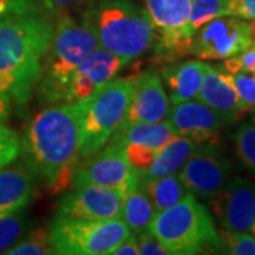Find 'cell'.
Instances as JSON below:
<instances>
[{
	"mask_svg": "<svg viewBox=\"0 0 255 255\" xmlns=\"http://www.w3.org/2000/svg\"><path fill=\"white\" fill-rule=\"evenodd\" d=\"M20 155L53 194L68 190L81 163L78 104H51L28 124Z\"/></svg>",
	"mask_w": 255,
	"mask_h": 255,
	"instance_id": "1",
	"label": "cell"
},
{
	"mask_svg": "<svg viewBox=\"0 0 255 255\" xmlns=\"http://www.w3.org/2000/svg\"><path fill=\"white\" fill-rule=\"evenodd\" d=\"M53 31L46 13L0 23V91L17 107H24L37 88Z\"/></svg>",
	"mask_w": 255,
	"mask_h": 255,
	"instance_id": "2",
	"label": "cell"
},
{
	"mask_svg": "<svg viewBox=\"0 0 255 255\" xmlns=\"http://www.w3.org/2000/svg\"><path fill=\"white\" fill-rule=\"evenodd\" d=\"M81 21L91 28L98 47L129 64L153 47L156 31L146 10L130 0H92Z\"/></svg>",
	"mask_w": 255,
	"mask_h": 255,
	"instance_id": "3",
	"label": "cell"
},
{
	"mask_svg": "<svg viewBox=\"0 0 255 255\" xmlns=\"http://www.w3.org/2000/svg\"><path fill=\"white\" fill-rule=\"evenodd\" d=\"M95 48H98L97 37L87 24L70 13L57 14L53 38L37 84L40 100L47 104H64L71 75Z\"/></svg>",
	"mask_w": 255,
	"mask_h": 255,
	"instance_id": "4",
	"label": "cell"
},
{
	"mask_svg": "<svg viewBox=\"0 0 255 255\" xmlns=\"http://www.w3.org/2000/svg\"><path fill=\"white\" fill-rule=\"evenodd\" d=\"M147 230L169 250L170 255L224 253L210 211L193 194L156 213Z\"/></svg>",
	"mask_w": 255,
	"mask_h": 255,
	"instance_id": "5",
	"label": "cell"
},
{
	"mask_svg": "<svg viewBox=\"0 0 255 255\" xmlns=\"http://www.w3.org/2000/svg\"><path fill=\"white\" fill-rule=\"evenodd\" d=\"M133 78H114L92 98L78 104L80 155L91 157L101 150L127 119Z\"/></svg>",
	"mask_w": 255,
	"mask_h": 255,
	"instance_id": "6",
	"label": "cell"
},
{
	"mask_svg": "<svg viewBox=\"0 0 255 255\" xmlns=\"http://www.w3.org/2000/svg\"><path fill=\"white\" fill-rule=\"evenodd\" d=\"M48 233L53 254L58 255H108L132 234L122 219L67 217H55Z\"/></svg>",
	"mask_w": 255,
	"mask_h": 255,
	"instance_id": "7",
	"label": "cell"
},
{
	"mask_svg": "<svg viewBox=\"0 0 255 255\" xmlns=\"http://www.w3.org/2000/svg\"><path fill=\"white\" fill-rule=\"evenodd\" d=\"M146 13L159 38L155 40V58L172 63L190 54L191 0H145Z\"/></svg>",
	"mask_w": 255,
	"mask_h": 255,
	"instance_id": "8",
	"label": "cell"
},
{
	"mask_svg": "<svg viewBox=\"0 0 255 255\" xmlns=\"http://www.w3.org/2000/svg\"><path fill=\"white\" fill-rule=\"evenodd\" d=\"M97 184L112 189L122 196L140 186V176L128 160L124 145L108 140L102 150L82 159L74 176L73 186Z\"/></svg>",
	"mask_w": 255,
	"mask_h": 255,
	"instance_id": "9",
	"label": "cell"
},
{
	"mask_svg": "<svg viewBox=\"0 0 255 255\" xmlns=\"http://www.w3.org/2000/svg\"><path fill=\"white\" fill-rule=\"evenodd\" d=\"M253 46L250 24L237 16L210 20L196 30L191 38L190 54L201 60H227Z\"/></svg>",
	"mask_w": 255,
	"mask_h": 255,
	"instance_id": "10",
	"label": "cell"
},
{
	"mask_svg": "<svg viewBox=\"0 0 255 255\" xmlns=\"http://www.w3.org/2000/svg\"><path fill=\"white\" fill-rule=\"evenodd\" d=\"M231 163L216 142L199 145L179 172L190 194L210 200L230 180Z\"/></svg>",
	"mask_w": 255,
	"mask_h": 255,
	"instance_id": "11",
	"label": "cell"
},
{
	"mask_svg": "<svg viewBox=\"0 0 255 255\" xmlns=\"http://www.w3.org/2000/svg\"><path fill=\"white\" fill-rule=\"evenodd\" d=\"M209 201L221 227L253 233L255 226L254 183L236 176Z\"/></svg>",
	"mask_w": 255,
	"mask_h": 255,
	"instance_id": "12",
	"label": "cell"
},
{
	"mask_svg": "<svg viewBox=\"0 0 255 255\" xmlns=\"http://www.w3.org/2000/svg\"><path fill=\"white\" fill-rule=\"evenodd\" d=\"M122 196L112 189L97 184L74 186L57 203V216L67 219H121Z\"/></svg>",
	"mask_w": 255,
	"mask_h": 255,
	"instance_id": "13",
	"label": "cell"
},
{
	"mask_svg": "<svg viewBox=\"0 0 255 255\" xmlns=\"http://www.w3.org/2000/svg\"><path fill=\"white\" fill-rule=\"evenodd\" d=\"M166 119L177 136L187 137L197 145L216 142L221 129L233 122V119L210 108L199 100L170 105Z\"/></svg>",
	"mask_w": 255,
	"mask_h": 255,
	"instance_id": "14",
	"label": "cell"
},
{
	"mask_svg": "<svg viewBox=\"0 0 255 255\" xmlns=\"http://www.w3.org/2000/svg\"><path fill=\"white\" fill-rule=\"evenodd\" d=\"M127 64L105 48H95L74 71L65 94L64 104L84 102L117 77Z\"/></svg>",
	"mask_w": 255,
	"mask_h": 255,
	"instance_id": "15",
	"label": "cell"
},
{
	"mask_svg": "<svg viewBox=\"0 0 255 255\" xmlns=\"http://www.w3.org/2000/svg\"><path fill=\"white\" fill-rule=\"evenodd\" d=\"M169 111L170 102L160 75L155 70H147L136 75L133 78L132 100L124 124L162 122L167 118Z\"/></svg>",
	"mask_w": 255,
	"mask_h": 255,
	"instance_id": "16",
	"label": "cell"
},
{
	"mask_svg": "<svg viewBox=\"0 0 255 255\" xmlns=\"http://www.w3.org/2000/svg\"><path fill=\"white\" fill-rule=\"evenodd\" d=\"M207 107L226 115L230 119L244 114L241 101L238 97L233 74L228 73L224 65H210L204 71L201 88L197 98Z\"/></svg>",
	"mask_w": 255,
	"mask_h": 255,
	"instance_id": "17",
	"label": "cell"
},
{
	"mask_svg": "<svg viewBox=\"0 0 255 255\" xmlns=\"http://www.w3.org/2000/svg\"><path fill=\"white\" fill-rule=\"evenodd\" d=\"M36 187V176L26 163L7 164L0 169V214L23 210Z\"/></svg>",
	"mask_w": 255,
	"mask_h": 255,
	"instance_id": "18",
	"label": "cell"
},
{
	"mask_svg": "<svg viewBox=\"0 0 255 255\" xmlns=\"http://www.w3.org/2000/svg\"><path fill=\"white\" fill-rule=\"evenodd\" d=\"M206 68L207 64L200 60H189L162 68V78L169 90L170 105L197 98Z\"/></svg>",
	"mask_w": 255,
	"mask_h": 255,
	"instance_id": "19",
	"label": "cell"
},
{
	"mask_svg": "<svg viewBox=\"0 0 255 255\" xmlns=\"http://www.w3.org/2000/svg\"><path fill=\"white\" fill-rule=\"evenodd\" d=\"M197 147L199 145L187 137L174 136L160 150L156 152L153 162L140 176V184L155 180L157 177L179 173Z\"/></svg>",
	"mask_w": 255,
	"mask_h": 255,
	"instance_id": "20",
	"label": "cell"
},
{
	"mask_svg": "<svg viewBox=\"0 0 255 255\" xmlns=\"http://www.w3.org/2000/svg\"><path fill=\"white\" fill-rule=\"evenodd\" d=\"M174 136L177 135L174 133L173 128L170 127L167 119H164L162 122L124 124L117 129L110 140H115L122 145L146 146L157 152Z\"/></svg>",
	"mask_w": 255,
	"mask_h": 255,
	"instance_id": "21",
	"label": "cell"
},
{
	"mask_svg": "<svg viewBox=\"0 0 255 255\" xmlns=\"http://www.w3.org/2000/svg\"><path fill=\"white\" fill-rule=\"evenodd\" d=\"M156 216V210L142 186L129 191L122 199L121 219L132 234H137L149 228Z\"/></svg>",
	"mask_w": 255,
	"mask_h": 255,
	"instance_id": "22",
	"label": "cell"
},
{
	"mask_svg": "<svg viewBox=\"0 0 255 255\" xmlns=\"http://www.w3.org/2000/svg\"><path fill=\"white\" fill-rule=\"evenodd\" d=\"M152 201L156 213L172 207L173 204L183 200L190 193L186 190L184 184L179 177V173L157 177L155 180L140 184Z\"/></svg>",
	"mask_w": 255,
	"mask_h": 255,
	"instance_id": "23",
	"label": "cell"
},
{
	"mask_svg": "<svg viewBox=\"0 0 255 255\" xmlns=\"http://www.w3.org/2000/svg\"><path fill=\"white\" fill-rule=\"evenodd\" d=\"M234 16V0H191L190 28L193 33L210 20Z\"/></svg>",
	"mask_w": 255,
	"mask_h": 255,
	"instance_id": "24",
	"label": "cell"
},
{
	"mask_svg": "<svg viewBox=\"0 0 255 255\" xmlns=\"http://www.w3.org/2000/svg\"><path fill=\"white\" fill-rule=\"evenodd\" d=\"M31 223L23 210L0 214V254H4L10 247L20 241L30 230Z\"/></svg>",
	"mask_w": 255,
	"mask_h": 255,
	"instance_id": "25",
	"label": "cell"
},
{
	"mask_svg": "<svg viewBox=\"0 0 255 255\" xmlns=\"http://www.w3.org/2000/svg\"><path fill=\"white\" fill-rule=\"evenodd\" d=\"M6 255H48L53 254L48 228H30L23 238L4 253Z\"/></svg>",
	"mask_w": 255,
	"mask_h": 255,
	"instance_id": "26",
	"label": "cell"
},
{
	"mask_svg": "<svg viewBox=\"0 0 255 255\" xmlns=\"http://www.w3.org/2000/svg\"><path fill=\"white\" fill-rule=\"evenodd\" d=\"M236 152L241 163L255 177V125L243 124L234 135Z\"/></svg>",
	"mask_w": 255,
	"mask_h": 255,
	"instance_id": "27",
	"label": "cell"
},
{
	"mask_svg": "<svg viewBox=\"0 0 255 255\" xmlns=\"http://www.w3.org/2000/svg\"><path fill=\"white\" fill-rule=\"evenodd\" d=\"M219 234L224 246V253L233 255H255V236L248 231L221 228Z\"/></svg>",
	"mask_w": 255,
	"mask_h": 255,
	"instance_id": "28",
	"label": "cell"
},
{
	"mask_svg": "<svg viewBox=\"0 0 255 255\" xmlns=\"http://www.w3.org/2000/svg\"><path fill=\"white\" fill-rule=\"evenodd\" d=\"M20 136L13 129L6 127L4 124H0V169L13 163L20 156Z\"/></svg>",
	"mask_w": 255,
	"mask_h": 255,
	"instance_id": "29",
	"label": "cell"
},
{
	"mask_svg": "<svg viewBox=\"0 0 255 255\" xmlns=\"http://www.w3.org/2000/svg\"><path fill=\"white\" fill-rule=\"evenodd\" d=\"M234 85L241 101L244 114L255 108V73L238 71L233 74Z\"/></svg>",
	"mask_w": 255,
	"mask_h": 255,
	"instance_id": "30",
	"label": "cell"
},
{
	"mask_svg": "<svg viewBox=\"0 0 255 255\" xmlns=\"http://www.w3.org/2000/svg\"><path fill=\"white\" fill-rule=\"evenodd\" d=\"M34 13H43L34 0H0V23Z\"/></svg>",
	"mask_w": 255,
	"mask_h": 255,
	"instance_id": "31",
	"label": "cell"
},
{
	"mask_svg": "<svg viewBox=\"0 0 255 255\" xmlns=\"http://www.w3.org/2000/svg\"><path fill=\"white\" fill-rule=\"evenodd\" d=\"M124 149L129 163L132 164V167L139 173V176H142L147 170L156 155V150L146 146L124 145Z\"/></svg>",
	"mask_w": 255,
	"mask_h": 255,
	"instance_id": "32",
	"label": "cell"
},
{
	"mask_svg": "<svg viewBox=\"0 0 255 255\" xmlns=\"http://www.w3.org/2000/svg\"><path fill=\"white\" fill-rule=\"evenodd\" d=\"M137 241V247H139V254L142 255H170L169 250L159 243L156 237L149 231H140L137 234H133Z\"/></svg>",
	"mask_w": 255,
	"mask_h": 255,
	"instance_id": "33",
	"label": "cell"
},
{
	"mask_svg": "<svg viewBox=\"0 0 255 255\" xmlns=\"http://www.w3.org/2000/svg\"><path fill=\"white\" fill-rule=\"evenodd\" d=\"M43 10L47 16H57L61 13H68V10L77 7H85L91 3L92 0H40Z\"/></svg>",
	"mask_w": 255,
	"mask_h": 255,
	"instance_id": "34",
	"label": "cell"
},
{
	"mask_svg": "<svg viewBox=\"0 0 255 255\" xmlns=\"http://www.w3.org/2000/svg\"><path fill=\"white\" fill-rule=\"evenodd\" d=\"M234 16L255 20V0H234Z\"/></svg>",
	"mask_w": 255,
	"mask_h": 255,
	"instance_id": "35",
	"label": "cell"
},
{
	"mask_svg": "<svg viewBox=\"0 0 255 255\" xmlns=\"http://www.w3.org/2000/svg\"><path fill=\"white\" fill-rule=\"evenodd\" d=\"M112 255H139V247L133 234L128 236L125 240H122L118 246L114 248L111 253Z\"/></svg>",
	"mask_w": 255,
	"mask_h": 255,
	"instance_id": "36",
	"label": "cell"
},
{
	"mask_svg": "<svg viewBox=\"0 0 255 255\" xmlns=\"http://www.w3.org/2000/svg\"><path fill=\"white\" fill-rule=\"evenodd\" d=\"M10 110H11V101L6 94L0 91V124H4L9 119Z\"/></svg>",
	"mask_w": 255,
	"mask_h": 255,
	"instance_id": "37",
	"label": "cell"
},
{
	"mask_svg": "<svg viewBox=\"0 0 255 255\" xmlns=\"http://www.w3.org/2000/svg\"><path fill=\"white\" fill-rule=\"evenodd\" d=\"M253 114H251V124H254L255 125V108L253 111H251Z\"/></svg>",
	"mask_w": 255,
	"mask_h": 255,
	"instance_id": "38",
	"label": "cell"
},
{
	"mask_svg": "<svg viewBox=\"0 0 255 255\" xmlns=\"http://www.w3.org/2000/svg\"><path fill=\"white\" fill-rule=\"evenodd\" d=\"M253 233H254V236H255V226H254V228H253Z\"/></svg>",
	"mask_w": 255,
	"mask_h": 255,
	"instance_id": "39",
	"label": "cell"
}]
</instances>
